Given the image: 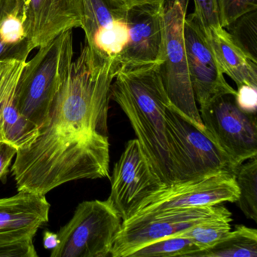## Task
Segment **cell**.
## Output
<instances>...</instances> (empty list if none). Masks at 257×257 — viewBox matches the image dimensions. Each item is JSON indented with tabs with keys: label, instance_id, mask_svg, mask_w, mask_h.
I'll list each match as a JSON object with an SVG mask.
<instances>
[{
	"label": "cell",
	"instance_id": "6da1fadb",
	"mask_svg": "<svg viewBox=\"0 0 257 257\" xmlns=\"http://www.w3.org/2000/svg\"><path fill=\"white\" fill-rule=\"evenodd\" d=\"M118 67V59L82 49L34 141L18 150V190L46 195L73 180L110 178L108 111Z\"/></svg>",
	"mask_w": 257,
	"mask_h": 257
},
{
	"label": "cell",
	"instance_id": "7a4b0ae2",
	"mask_svg": "<svg viewBox=\"0 0 257 257\" xmlns=\"http://www.w3.org/2000/svg\"><path fill=\"white\" fill-rule=\"evenodd\" d=\"M111 99L127 115L155 173L167 186L174 184L165 119L171 102L159 65L118 67L112 82Z\"/></svg>",
	"mask_w": 257,
	"mask_h": 257
},
{
	"label": "cell",
	"instance_id": "3957f363",
	"mask_svg": "<svg viewBox=\"0 0 257 257\" xmlns=\"http://www.w3.org/2000/svg\"><path fill=\"white\" fill-rule=\"evenodd\" d=\"M73 30L39 48L25 62L18 82L16 104L22 116L37 127L46 120L56 94L70 74L73 60Z\"/></svg>",
	"mask_w": 257,
	"mask_h": 257
},
{
	"label": "cell",
	"instance_id": "277c9868",
	"mask_svg": "<svg viewBox=\"0 0 257 257\" xmlns=\"http://www.w3.org/2000/svg\"><path fill=\"white\" fill-rule=\"evenodd\" d=\"M165 119L174 183L196 181L220 173L235 175L238 167L206 129L199 128L171 103Z\"/></svg>",
	"mask_w": 257,
	"mask_h": 257
},
{
	"label": "cell",
	"instance_id": "5b68a950",
	"mask_svg": "<svg viewBox=\"0 0 257 257\" xmlns=\"http://www.w3.org/2000/svg\"><path fill=\"white\" fill-rule=\"evenodd\" d=\"M189 0L164 4V59L159 72L171 104L199 128H204L192 89L185 47V19Z\"/></svg>",
	"mask_w": 257,
	"mask_h": 257
},
{
	"label": "cell",
	"instance_id": "8992f818",
	"mask_svg": "<svg viewBox=\"0 0 257 257\" xmlns=\"http://www.w3.org/2000/svg\"><path fill=\"white\" fill-rule=\"evenodd\" d=\"M121 228V217L107 201H83L70 222L58 231L59 244L52 249L51 256H110Z\"/></svg>",
	"mask_w": 257,
	"mask_h": 257
},
{
	"label": "cell",
	"instance_id": "52a82bcc",
	"mask_svg": "<svg viewBox=\"0 0 257 257\" xmlns=\"http://www.w3.org/2000/svg\"><path fill=\"white\" fill-rule=\"evenodd\" d=\"M199 112L204 128L237 167L256 157V114L240 109L234 95L216 97Z\"/></svg>",
	"mask_w": 257,
	"mask_h": 257
},
{
	"label": "cell",
	"instance_id": "ba28073f",
	"mask_svg": "<svg viewBox=\"0 0 257 257\" xmlns=\"http://www.w3.org/2000/svg\"><path fill=\"white\" fill-rule=\"evenodd\" d=\"M221 205L177 209L123 222L111 249V257H130L155 240L177 235L196 224L229 213Z\"/></svg>",
	"mask_w": 257,
	"mask_h": 257
},
{
	"label": "cell",
	"instance_id": "9c48e42d",
	"mask_svg": "<svg viewBox=\"0 0 257 257\" xmlns=\"http://www.w3.org/2000/svg\"><path fill=\"white\" fill-rule=\"evenodd\" d=\"M239 191L234 174L220 173L196 181L174 183L144 200L123 222L177 209L236 202Z\"/></svg>",
	"mask_w": 257,
	"mask_h": 257
},
{
	"label": "cell",
	"instance_id": "30bf717a",
	"mask_svg": "<svg viewBox=\"0 0 257 257\" xmlns=\"http://www.w3.org/2000/svg\"><path fill=\"white\" fill-rule=\"evenodd\" d=\"M110 180V195L106 201L122 222L144 200L168 186L155 173L136 138L126 144Z\"/></svg>",
	"mask_w": 257,
	"mask_h": 257
},
{
	"label": "cell",
	"instance_id": "8fae6325",
	"mask_svg": "<svg viewBox=\"0 0 257 257\" xmlns=\"http://www.w3.org/2000/svg\"><path fill=\"white\" fill-rule=\"evenodd\" d=\"M19 16L33 49L46 46L62 33L82 28V0H0V17Z\"/></svg>",
	"mask_w": 257,
	"mask_h": 257
},
{
	"label": "cell",
	"instance_id": "7c38bea8",
	"mask_svg": "<svg viewBox=\"0 0 257 257\" xmlns=\"http://www.w3.org/2000/svg\"><path fill=\"white\" fill-rule=\"evenodd\" d=\"M128 41L118 57L119 67L158 64L164 59V4H148L127 11Z\"/></svg>",
	"mask_w": 257,
	"mask_h": 257
},
{
	"label": "cell",
	"instance_id": "4fadbf2b",
	"mask_svg": "<svg viewBox=\"0 0 257 257\" xmlns=\"http://www.w3.org/2000/svg\"><path fill=\"white\" fill-rule=\"evenodd\" d=\"M189 77L195 100L200 106L225 94L235 95L225 80L210 46L192 14L186 17L183 28Z\"/></svg>",
	"mask_w": 257,
	"mask_h": 257
},
{
	"label": "cell",
	"instance_id": "5bb4252c",
	"mask_svg": "<svg viewBox=\"0 0 257 257\" xmlns=\"http://www.w3.org/2000/svg\"><path fill=\"white\" fill-rule=\"evenodd\" d=\"M82 3L81 28L88 47L100 56L118 59L128 41L127 9L114 0H82Z\"/></svg>",
	"mask_w": 257,
	"mask_h": 257
},
{
	"label": "cell",
	"instance_id": "9a60e30c",
	"mask_svg": "<svg viewBox=\"0 0 257 257\" xmlns=\"http://www.w3.org/2000/svg\"><path fill=\"white\" fill-rule=\"evenodd\" d=\"M50 207L45 195L27 191L0 198V246L33 240L49 222Z\"/></svg>",
	"mask_w": 257,
	"mask_h": 257
},
{
	"label": "cell",
	"instance_id": "2e32d148",
	"mask_svg": "<svg viewBox=\"0 0 257 257\" xmlns=\"http://www.w3.org/2000/svg\"><path fill=\"white\" fill-rule=\"evenodd\" d=\"M25 62L0 61V130L6 142L18 150L29 145L38 129L22 116L16 104L18 82Z\"/></svg>",
	"mask_w": 257,
	"mask_h": 257
},
{
	"label": "cell",
	"instance_id": "e0dca14e",
	"mask_svg": "<svg viewBox=\"0 0 257 257\" xmlns=\"http://www.w3.org/2000/svg\"><path fill=\"white\" fill-rule=\"evenodd\" d=\"M202 34L223 74L231 78L237 87H257V64L234 43L223 28Z\"/></svg>",
	"mask_w": 257,
	"mask_h": 257
},
{
	"label": "cell",
	"instance_id": "ac0fdd59",
	"mask_svg": "<svg viewBox=\"0 0 257 257\" xmlns=\"http://www.w3.org/2000/svg\"><path fill=\"white\" fill-rule=\"evenodd\" d=\"M189 257H257V230L235 225L223 238L210 247L200 249Z\"/></svg>",
	"mask_w": 257,
	"mask_h": 257
},
{
	"label": "cell",
	"instance_id": "d6986e66",
	"mask_svg": "<svg viewBox=\"0 0 257 257\" xmlns=\"http://www.w3.org/2000/svg\"><path fill=\"white\" fill-rule=\"evenodd\" d=\"M234 177L239 191L236 202L246 218L257 222V157L242 163Z\"/></svg>",
	"mask_w": 257,
	"mask_h": 257
},
{
	"label": "cell",
	"instance_id": "ffe728a7",
	"mask_svg": "<svg viewBox=\"0 0 257 257\" xmlns=\"http://www.w3.org/2000/svg\"><path fill=\"white\" fill-rule=\"evenodd\" d=\"M231 213L229 212L196 224L174 236L190 239L200 249H206L217 243L231 231Z\"/></svg>",
	"mask_w": 257,
	"mask_h": 257
},
{
	"label": "cell",
	"instance_id": "44dd1931",
	"mask_svg": "<svg viewBox=\"0 0 257 257\" xmlns=\"http://www.w3.org/2000/svg\"><path fill=\"white\" fill-rule=\"evenodd\" d=\"M225 29L234 43L257 64V10L237 18Z\"/></svg>",
	"mask_w": 257,
	"mask_h": 257
},
{
	"label": "cell",
	"instance_id": "7402d4cb",
	"mask_svg": "<svg viewBox=\"0 0 257 257\" xmlns=\"http://www.w3.org/2000/svg\"><path fill=\"white\" fill-rule=\"evenodd\" d=\"M198 250L200 248L190 239L170 236L139 248L130 257H189Z\"/></svg>",
	"mask_w": 257,
	"mask_h": 257
},
{
	"label": "cell",
	"instance_id": "603a6c76",
	"mask_svg": "<svg viewBox=\"0 0 257 257\" xmlns=\"http://www.w3.org/2000/svg\"><path fill=\"white\" fill-rule=\"evenodd\" d=\"M219 22L225 28L234 20L257 10V0H216Z\"/></svg>",
	"mask_w": 257,
	"mask_h": 257
},
{
	"label": "cell",
	"instance_id": "cb8c5ba5",
	"mask_svg": "<svg viewBox=\"0 0 257 257\" xmlns=\"http://www.w3.org/2000/svg\"><path fill=\"white\" fill-rule=\"evenodd\" d=\"M195 12L193 17L203 34L210 30L222 28L219 22L216 0H193Z\"/></svg>",
	"mask_w": 257,
	"mask_h": 257
},
{
	"label": "cell",
	"instance_id": "d4e9b609",
	"mask_svg": "<svg viewBox=\"0 0 257 257\" xmlns=\"http://www.w3.org/2000/svg\"><path fill=\"white\" fill-rule=\"evenodd\" d=\"M0 37L8 44L28 43L31 46L23 22L16 15L7 14L0 17Z\"/></svg>",
	"mask_w": 257,
	"mask_h": 257
},
{
	"label": "cell",
	"instance_id": "484cf974",
	"mask_svg": "<svg viewBox=\"0 0 257 257\" xmlns=\"http://www.w3.org/2000/svg\"><path fill=\"white\" fill-rule=\"evenodd\" d=\"M234 100L242 110L249 114H256L257 87L240 85L236 90Z\"/></svg>",
	"mask_w": 257,
	"mask_h": 257
},
{
	"label": "cell",
	"instance_id": "4316f807",
	"mask_svg": "<svg viewBox=\"0 0 257 257\" xmlns=\"http://www.w3.org/2000/svg\"><path fill=\"white\" fill-rule=\"evenodd\" d=\"M33 50L28 43L22 45H10L0 37V61L19 60L27 61L28 55Z\"/></svg>",
	"mask_w": 257,
	"mask_h": 257
},
{
	"label": "cell",
	"instance_id": "83f0119b",
	"mask_svg": "<svg viewBox=\"0 0 257 257\" xmlns=\"http://www.w3.org/2000/svg\"><path fill=\"white\" fill-rule=\"evenodd\" d=\"M33 240L0 246V257H37Z\"/></svg>",
	"mask_w": 257,
	"mask_h": 257
},
{
	"label": "cell",
	"instance_id": "f1b7e54d",
	"mask_svg": "<svg viewBox=\"0 0 257 257\" xmlns=\"http://www.w3.org/2000/svg\"><path fill=\"white\" fill-rule=\"evenodd\" d=\"M18 149L11 144L0 143V180L5 179L13 158L17 154Z\"/></svg>",
	"mask_w": 257,
	"mask_h": 257
},
{
	"label": "cell",
	"instance_id": "f546056e",
	"mask_svg": "<svg viewBox=\"0 0 257 257\" xmlns=\"http://www.w3.org/2000/svg\"><path fill=\"white\" fill-rule=\"evenodd\" d=\"M117 4L128 9L138 6L148 5V4H164L166 0H114Z\"/></svg>",
	"mask_w": 257,
	"mask_h": 257
},
{
	"label": "cell",
	"instance_id": "4dcf8cb0",
	"mask_svg": "<svg viewBox=\"0 0 257 257\" xmlns=\"http://www.w3.org/2000/svg\"><path fill=\"white\" fill-rule=\"evenodd\" d=\"M43 243L46 249H53L59 244V238L58 234L52 232V231H46L44 234Z\"/></svg>",
	"mask_w": 257,
	"mask_h": 257
},
{
	"label": "cell",
	"instance_id": "1f68e13d",
	"mask_svg": "<svg viewBox=\"0 0 257 257\" xmlns=\"http://www.w3.org/2000/svg\"><path fill=\"white\" fill-rule=\"evenodd\" d=\"M3 141H5V140H4L2 132H1V130H0V143L3 142Z\"/></svg>",
	"mask_w": 257,
	"mask_h": 257
}]
</instances>
